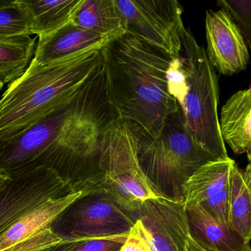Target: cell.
Masks as SVG:
<instances>
[{
	"label": "cell",
	"mask_w": 251,
	"mask_h": 251,
	"mask_svg": "<svg viewBox=\"0 0 251 251\" xmlns=\"http://www.w3.org/2000/svg\"><path fill=\"white\" fill-rule=\"evenodd\" d=\"M101 52L117 119L138 136L155 139L167 118L179 110L166 80L171 57L128 33L107 44Z\"/></svg>",
	"instance_id": "6da1fadb"
},
{
	"label": "cell",
	"mask_w": 251,
	"mask_h": 251,
	"mask_svg": "<svg viewBox=\"0 0 251 251\" xmlns=\"http://www.w3.org/2000/svg\"><path fill=\"white\" fill-rule=\"evenodd\" d=\"M103 48L47 65L30 62L0 98V142L16 137L68 105L102 67Z\"/></svg>",
	"instance_id": "7a4b0ae2"
},
{
	"label": "cell",
	"mask_w": 251,
	"mask_h": 251,
	"mask_svg": "<svg viewBox=\"0 0 251 251\" xmlns=\"http://www.w3.org/2000/svg\"><path fill=\"white\" fill-rule=\"evenodd\" d=\"M83 88V87H82ZM98 119L83 89L68 105L16 137L0 142V170L12 173L69 159L86 164L99 139Z\"/></svg>",
	"instance_id": "3957f363"
},
{
	"label": "cell",
	"mask_w": 251,
	"mask_h": 251,
	"mask_svg": "<svg viewBox=\"0 0 251 251\" xmlns=\"http://www.w3.org/2000/svg\"><path fill=\"white\" fill-rule=\"evenodd\" d=\"M136 136L141 169L154 193L167 201L183 202L185 183L200 167L218 159L192 139L180 108L155 139Z\"/></svg>",
	"instance_id": "277c9868"
},
{
	"label": "cell",
	"mask_w": 251,
	"mask_h": 251,
	"mask_svg": "<svg viewBox=\"0 0 251 251\" xmlns=\"http://www.w3.org/2000/svg\"><path fill=\"white\" fill-rule=\"evenodd\" d=\"M92 192L106 195L137 220L144 201L161 198L151 189L139 165L134 131L118 119L101 138Z\"/></svg>",
	"instance_id": "5b68a950"
},
{
	"label": "cell",
	"mask_w": 251,
	"mask_h": 251,
	"mask_svg": "<svg viewBox=\"0 0 251 251\" xmlns=\"http://www.w3.org/2000/svg\"><path fill=\"white\" fill-rule=\"evenodd\" d=\"M181 42L188 88L179 108L185 127L201 148L218 159H226L229 157L220 132L217 112L220 89L215 70L189 29L183 30Z\"/></svg>",
	"instance_id": "8992f818"
},
{
	"label": "cell",
	"mask_w": 251,
	"mask_h": 251,
	"mask_svg": "<svg viewBox=\"0 0 251 251\" xmlns=\"http://www.w3.org/2000/svg\"><path fill=\"white\" fill-rule=\"evenodd\" d=\"M126 24V33L172 58L182 53L185 27L183 8L176 0H115Z\"/></svg>",
	"instance_id": "52a82bcc"
},
{
	"label": "cell",
	"mask_w": 251,
	"mask_h": 251,
	"mask_svg": "<svg viewBox=\"0 0 251 251\" xmlns=\"http://www.w3.org/2000/svg\"><path fill=\"white\" fill-rule=\"evenodd\" d=\"M10 174L11 180L0 191V235L29 211L52 198L79 189L78 185L45 166Z\"/></svg>",
	"instance_id": "ba28073f"
},
{
	"label": "cell",
	"mask_w": 251,
	"mask_h": 251,
	"mask_svg": "<svg viewBox=\"0 0 251 251\" xmlns=\"http://www.w3.org/2000/svg\"><path fill=\"white\" fill-rule=\"evenodd\" d=\"M61 216L67 218L70 243L92 239L127 237L137 219L104 194L90 192L70 205Z\"/></svg>",
	"instance_id": "9c48e42d"
},
{
	"label": "cell",
	"mask_w": 251,
	"mask_h": 251,
	"mask_svg": "<svg viewBox=\"0 0 251 251\" xmlns=\"http://www.w3.org/2000/svg\"><path fill=\"white\" fill-rule=\"evenodd\" d=\"M205 33V53L214 70L225 75H232L247 68L250 61L248 45L226 11H206Z\"/></svg>",
	"instance_id": "30bf717a"
},
{
	"label": "cell",
	"mask_w": 251,
	"mask_h": 251,
	"mask_svg": "<svg viewBox=\"0 0 251 251\" xmlns=\"http://www.w3.org/2000/svg\"><path fill=\"white\" fill-rule=\"evenodd\" d=\"M137 221L154 251H184L190 233L183 202L147 200L142 202Z\"/></svg>",
	"instance_id": "8fae6325"
},
{
	"label": "cell",
	"mask_w": 251,
	"mask_h": 251,
	"mask_svg": "<svg viewBox=\"0 0 251 251\" xmlns=\"http://www.w3.org/2000/svg\"><path fill=\"white\" fill-rule=\"evenodd\" d=\"M111 41L72 21L49 34L39 36L31 63L43 66L58 62L87 50L103 48Z\"/></svg>",
	"instance_id": "7c38bea8"
},
{
	"label": "cell",
	"mask_w": 251,
	"mask_h": 251,
	"mask_svg": "<svg viewBox=\"0 0 251 251\" xmlns=\"http://www.w3.org/2000/svg\"><path fill=\"white\" fill-rule=\"evenodd\" d=\"M90 193L84 189H75L58 198H52L19 219L0 235V251L33 237L52 227L58 217L79 198Z\"/></svg>",
	"instance_id": "4fadbf2b"
},
{
	"label": "cell",
	"mask_w": 251,
	"mask_h": 251,
	"mask_svg": "<svg viewBox=\"0 0 251 251\" xmlns=\"http://www.w3.org/2000/svg\"><path fill=\"white\" fill-rule=\"evenodd\" d=\"M192 239L206 251H251L250 242L219 223L200 204L185 207Z\"/></svg>",
	"instance_id": "5bb4252c"
},
{
	"label": "cell",
	"mask_w": 251,
	"mask_h": 251,
	"mask_svg": "<svg viewBox=\"0 0 251 251\" xmlns=\"http://www.w3.org/2000/svg\"><path fill=\"white\" fill-rule=\"evenodd\" d=\"M222 137L235 154L247 153L251 162V88L238 91L223 105L220 115Z\"/></svg>",
	"instance_id": "9a60e30c"
},
{
	"label": "cell",
	"mask_w": 251,
	"mask_h": 251,
	"mask_svg": "<svg viewBox=\"0 0 251 251\" xmlns=\"http://www.w3.org/2000/svg\"><path fill=\"white\" fill-rule=\"evenodd\" d=\"M73 23L112 40L126 33V21L115 0H80Z\"/></svg>",
	"instance_id": "2e32d148"
},
{
	"label": "cell",
	"mask_w": 251,
	"mask_h": 251,
	"mask_svg": "<svg viewBox=\"0 0 251 251\" xmlns=\"http://www.w3.org/2000/svg\"><path fill=\"white\" fill-rule=\"evenodd\" d=\"M251 167L245 170L236 164L230 171L227 195V227L242 239H251Z\"/></svg>",
	"instance_id": "e0dca14e"
},
{
	"label": "cell",
	"mask_w": 251,
	"mask_h": 251,
	"mask_svg": "<svg viewBox=\"0 0 251 251\" xmlns=\"http://www.w3.org/2000/svg\"><path fill=\"white\" fill-rule=\"evenodd\" d=\"M235 163L230 158L209 161L200 167L183 188L185 207L201 202L221 192L228 184Z\"/></svg>",
	"instance_id": "ac0fdd59"
},
{
	"label": "cell",
	"mask_w": 251,
	"mask_h": 251,
	"mask_svg": "<svg viewBox=\"0 0 251 251\" xmlns=\"http://www.w3.org/2000/svg\"><path fill=\"white\" fill-rule=\"evenodd\" d=\"M38 37L49 34L73 21L80 0H19Z\"/></svg>",
	"instance_id": "d6986e66"
},
{
	"label": "cell",
	"mask_w": 251,
	"mask_h": 251,
	"mask_svg": "<svg viewBox=\"0 0 251 251\" xmlns=\"http://www.w3.org/2000/svg\"><path fill=\"white\" fill-rule=\"evenodd\" d=\"M36 37L0 39V81L4 85L20 77L30 65L36 50Z\"/></svg>",
	"instance_id": "ffe728a7"
},
{
	"label": "cell",
	"mask_w": 251,
	"mask_h": 251,
	"mask_svg": "<svg viewBox=\"0 0 251 251\" xmlns=\"http://www.w3.org/2000/svg\"><path fill=\"white\" fill-rule=\"evenodd\" d=\"M33 35L20 1H0V39Z\"/></svg>",
	"instance_id": "44dd1931"
},
{
	"label": "cell",
	"mask_w": 251,
	"mask_h": 251,
	"mask_svg": "<svg viewBox=\"0 0 251 251\" xmlns=\"http://www.w3.org/2000/svg\"><path fill=\"white\" fill-rule=\"evenodd\" d=\"M166 80L169 94L177 102L178 107H181L188 88L187 71L182 55L172 58L166 71Z\"/></svg>",
	"instance_id": "7402d4cb"
},
{
	"label": "cell",
	"mask_w": 251,
	"mask_h": 251,
	"mask_svg": "<svg viewBox=\"0 0 251 251\" xmlns=\"http://www.w3.org/2000/svg\"><path fill=\"white\" fill-rule=\"evenodd\" d=\"M217 5L230 15L250 48L251 45V0H220Z\"/></svg>",
	"instance_id": "603a6c76"
},
{
	"label": "cell",
	"mask_w": 251,
	"mask_h": 251,
	"mask_svg": "<svg viewBox=\"0 0 251 251\" xmlns=\"http://www.w3.org/2000/svg\"><path fill=\"white\" fill-rule=\"evenodd\" d=\"M69 243L70 242L61 237L52 227L4 251H45Z\"/></svg>",
	"instance_id": "cb8c5ba5"
},
{
	"label": "cell",
	"mask_w": 251,
	"mask_h": 251,
	"mask_svg": "<svg viewBox=\"0 0 251 251\" xmlns=\"http://www.w3.org/2000/svg\"><path fill=\"white\" fill-rule=\"evenodd\" d=\"M127 237L92 239L64 244L45 251H119Z\"/></svg>",
	"instance_id": "d4e9b609"
},
{
	"label": "cell",
	"mask_w": 251,
	"mask_h": 251,
	"mask_svg": "<svg viewBox=\"0 0 251 251\" xmlns=\"http://www.w3.org/2000/svg\"><path fill=\"white\" fill-rule=\"evenodd\" d=\"M228 184L221 192L201 202L200 205L219 223L227 227Z\"/></svg>",
	"instance_id": "484cf974"
},
{
	"label": "cell",
	"mask_w": 251,
	"mask_h": 251,
	"mask_svg": "<svg viewBox=\"0 0 251 251\" xmlns=\"http://www.w3.org/2000/svg\"><path fill=\"white\" fill-rule=\"evenodd\" d=\"M119 251H155L136 220L126 242Z\"/></svg>",
	"instance_id": "4316f807"
},
{
	"label": "cell",
	"mask_w": 251,
	"mask_h": 251,
	"mask_svg": "<svg viewBox=\"0 0 251 251\" xmlns=\"http://www.w3.org/2000/svg\"><path fill=\"white\" fill-rule=\"evenodd\" d=\"M184 251H206L203 248H201L189 235L187 241L186 242Z\"/></svg>",
	"instance_id": "83f0119b"
},
{
	"label": "cell",
	"mask_w": 251,
	"mask_h": 251,
	"mask_svg": "<svg viewBox=\"0 0 251 251\" xmlns=\"http://www.w3.org/2000/svg\"><path fill=\"white\" fill-rule=\"evenodd\" d=\"M11 179V175L10 173H0V191L8 185Z\"/></svg>",
	"instance_id": "f1b7e54d"
},
{
	"label": "cell",
	"mask_w": 251,
	"mask_h": 251,
	"mask_svg": "<svg viewBox=\"0 0 251 251\" xmlns=\"http://www.w3.org/2000/svg\"><path fill=\"white\" fill-rule=\"evenodd\" d=\"M4 84L2 83V82L0 81V91L2 90V88H3Z\"/></svg>",
	"instance_id": "f546056e"
}]
</instances>
